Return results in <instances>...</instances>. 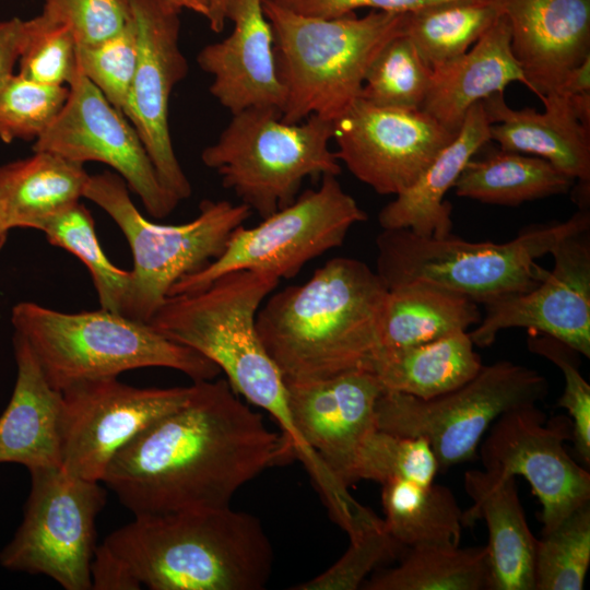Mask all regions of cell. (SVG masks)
Segmentation results:
<instances>
[{"mask_svg": "<svg viewBox=\"0 0 590 590\" xmlns=\"http://www.w3.org/2000/svg\"><path fill=\"white\" fill-rule=\"evenodd\" d=\"M135 27L138 62L123 115L142 140L154 168L179 201L192 193L175 154L168 125L172 92L188 72L179 47L180 10L163 0H127Z\"/></svg>", "mask_w": 590, "mask_h": 590, "instance_id": "17", "label": "cell"}, {"mask_svg": "<svg viewBox=\"0 0 590 590\" xmlns=\"http://www.w3.org/2000/svg\"><path fill=\"white\" fill-rule=\"evenodd\" d=\"M263 0H228L226 17L234 24L223 40L198 54L200 68L212 76L210 93L232 115L250 108L284 107L285 93L279 79L273 32Z\"/></svg>", "mask_w": 590, "mask_h": 590, "instance_id": "20", "label": "cell"}, {"mask_svg": "<svg viewBox=\"0 0 590 590\" xmlns=\"http://www.w3.org/2000/svg\"><path fill=\"white\" fill-rule=\"evenodd\" d=\"M168 4L181 10H191L203 17L208 19L210 12L211 0H163Z\"/></svg>", "mask_w": 590, "mask_h": 590, "instance_id": "49", "label": "cell"}, {"mask_svg": "<svg viewBox=\"0 0 590 590\" xmlns=\"http://www.w3.org/2000/svg\"><path fill=\"white\" fill-rule=\"evenodd\" d=\"M83 198L104 210L126 237L133 267L121 314L146 323L172 287L216 259L252 213L240 202L203 200L193 220L157 224L141 214L125 180L107 170L90 176Z\"/></svg>", "mask_w": 590, "mask_h": 590, "instance_id": "8", "label": "cell"}, {"mask_svg": "<svg viewBox=\"0 0 590 590\" xmlns=\"http://www.w3.org/2000/svg\"><path fill=\"white\" fill-rule=\"evenodd\" d=\"M69 86L45 85L13 74L0 88V140H36L56 119Z\"/></svg>", "mask_w": 590, "mask_h": 590, "instance_id": "38", "label": "cell"}, {"mask_svg": "<svg viewBox=\"0 0 590 590\" xmlns=\"http://www.w3.org/2000/svg\"><path fill=\"white\" fill-rule=\"evenodd\" d=\"M273 32L279 79L285 93L281 119L310 116L334 121L359 97L365 74L382 47L403 33L405 13L374 10L318 17L263 0Z\"/></svg>", "mask_w": 590, "mask_h": 590, "instance_id": "5", "label": "cell"}, {"mask_svg": "<svg viewBox=\"0 0 590 590\" xmlns=\"http://www.w3.org/2000/svg\"><path fill=\"white\" fill-rule=\"evenodd\" d=\"M90 176L84 164L47 151L0 165V203L9 228L40 231L83 198Z\"/></svg>", "mask_w": 590, "mask_h": 590, "instance_id": "27", "label": "cell"}, {"mask_svg": "<svg viewBox=\"0 0 590 590\" xmlns=\"http://www.w3.org/2000/svg\"><path fill=\"white\" fill-rule=\"evenodd\" d=\"M387 292L365 262L337 257L306 282L271 293L257 314L256 326L284 381L373 373L384 349Z\"/></svg>", "mask_w": 590, "mask_h": 590, "instance_id": "3", "label": "cell"}, {"mask_svg": "<svg viewBox=\"0 0 590 590\" xmlns=\"http://www.w3.org/2000/svg\"><path fill=\"white\" fill-rule=\"evenodd\" d=\"M481 319L479 304L460 293L422 280L401 283L387 292L381 324L382 347L430 342L464 332Z\"/></svg>", "mask_w": 590, "mask_h": 590, "instance_id": "28", "label": "cell"}, {"mask_svg": "<svg viewBox=\"0 0 590 590\" xmlns=\"http://www.w3.org/2000/svg\"><path fill=\"white\" fill-rule=\"evenodd\" d=\"M44 13L68 25L78 46L93 45L118 33L129 21L127 0H44Z\"/></svg>", "mask_w": 590, "mask_h": 590, "instance_id": "43", "label": "cell"}, {"mask_svg": "<svg viewBox=\"0 0 590 590\" xmlns=\"http://www.w3.org/2000/svg\"><path fill=\"white\" fill-rule=\"evenodd\" d=\"M30 494L23 519L0 551V565L12 571L45 575L66 590L92 589L97 515L106 504L101 482L61 468L28 471Z\"/></svg>", "mask_w": 590, "mask_h": 590, "instance_id": "12", "label": "cell"}, {"mask_svg": "<svg viewBox=\"0 0 590 590\" xmlns=\"http://www.w3.org/2000/svg\"><path fill=\"white\" fill-rule=\"evenodd\" d=\"M9 231L10 228L7 224L5 216H4L1 203H0V250L5 245Z\"/></svg>", "mask_w": 590, "mask_h": 590, "instance_id": "50", "label": "cell"}, {"mask_svg": "<svg viewBox=\"0 0 590 590\" xmlns=\"http://www.w3.org/2000/svg\"><path fill=\"white\" fill-rule=\"evenodd\" d=\"M463 486L472 500L462 514L463 527L481 519L487 527V589L534 590L538 539L529 528L516 477L472 469L464 473Z\"/></svg>", "mask_w": 590, "mask_h": 590, "instance_id": "22", "label": "cell"}, {"mask_svg": "<svg viewBox=\"0 0 590 590\" xmlns=\"http://www.w3.org/2000/svg\"><path fill=\"white\" fill-rule=\"evenodd\" d=\"M590 226L581 208L564 222L532 227L506 243L468 241L452 234L420 236L406 228L382 229L376 237V273L387 288L422 280L460 293L477 304L526 293L547 270L536 259L566 235Z\"/></svg>", "mask_w": 590, "mask_h": 590, "instance_id": "7", "label": "cell"}, {"mask_svg": "<svg viewBox=\"0 0 590 590\" xmlns=\"http://www.w3.org/2000/svg\"><path fill=\"white\" fill-rule=\"evenodd\" d=\"M468 331L430 342L384 349L373 374L385 390L430 399L459 388L482 368Z\"/></svg>", "mask_w": 590, "mask_h": 590, "instance_id": "29", "label": "cell"}, {"mask_svg": "<svg viewBox=\"0 0 590 590\" xmlns=\"http://www.w3.org/2000/svg\"><path fill=\"white\" fill-rule=\"evenodd\" d=\"M438 473V461L425 439L378 428L364 441L355 465L356 482L404 480L429 485Z\"/></svg>", "mask_w": 590, "mask_h": 590, "instance_id": "37", "label": "cell"}, {"mask_svg": "<svg viewBox=\"0 0 590 590\" xmlns=\"http://www.w3.org/2000/svg\"><path fill=\"white\" fill-rule=\"evenodd\" d=\"M27 32L28 20L13 17L0 21V88L14 74Z\"/></svg>", "mask_w": 590, "mask_h": 590, "instance_id": "45", "label": "cell"}, {"mask_svg": "<svg viewBox=\"0 0 590 590\" xmlns=\"http://www.w3.org/2000/svg\"><path fill=\"white\" fill-rule=\"evenodd\" d=\"M507 19L511 51L540 99L590 56V0H495Z\"/></svg>", "mask_w": 590, "mask_h": 590, "instance_id": "21", "label": "cell"}, {"mask_svg": "<svg viewBox=\"0 0 590 590\" xmlns=\"http://www.w3.org/2000/svg\"><path fill=\"white\" fill-rule=\"evenodd\" d=\"M285 386L299 436L349 488L356 483L359 450L377 429L376 402L384 390L377 377L354 370L324 379L286 381Z\"/></svg>", "mask_w": 590, "mask_h": 590, "instance_id": "19", "label": "cell"}, {"mask_svg": "<svg viewBox=\"0 0 590 590\" xmlns=\"http://www.w3.org/2000/svg\"><path fill=\"white\" fill-rule=\"evenodd\" d=\"M529 350L555 364L564 375L565 387L557 406L565 409L571 423V439L581 461L590 463V386L579 370L574 349L542 334L528 340Z\"/></svg>", "mask_w": 590, "mask_h": 590, "instance_id": "42", "label": "cell"}, {"mask_svg": "<svg viewBox=\"0 0 590 590\" xmlns=\"http://www.w3.org/2000/svg\"><path fill=\"white\" fill-rule=\"evenodd\" d=\"M544 111L509 107L504 93L482 101L491 122V140L502 150L546 160L575 181L589 188L590 130L574 116L568 99L556 92L541 98Z\"/></svg>", "mask_w": 590, "mask_h": 590, "instance_id": "23", "label": "cell"}, {"mask_svg": "<svg viewBox=\"0 0 590 590\" xmlns=\"http://www.w3.org/2000/svg\"><path fill=\"white\" fill-rule=\"evenodd\" d=\"M571 423L546 421L536 403L503 413L480 444L484 470L498 476H522L541 506L542 533L590 503V473L565 448Z\"/></svg>", "mask_w": 590, "mask_h": 590, "instance_id": "14", "label": "cell"}, {"mask_svg": "<svg viewBox=\"0 0 590 590\" xmlns=\"http://www.w3.org/2000/svg\"><path fill=\"white\" fill-rule=\"evenodd\" d=\"M345 553L320 575L292 587L293 590H355L382 563L403 548L387 531L384 520L374 515L350 535Z\"/></svg>", "mask_w": 590, "mask_h": 590, "instance_id": "39", "label": "cell"}, {"mask_svg": "<svg viewBox=\"0 0 590 590\" xmlns=\"http://www.w3.org/2000/svg\"><path fill=\"white\" fill-rule=\"evenodd\" d=\"M432 69L403 33L390 39L370 63L359 97L378 106L421 109Z\"/></svg>", "mask_w": 590, "mask_h": 590, "instance_id": "35", "label": "cell"}, {"mask_svg": "<svg viewBox=\"0 0 590 590\" xmlns=\"http://www.w3.org/2000/svg\"><path fill=\"white\" fill-rule=\"evenodd\" d=\"M279 5L295 13L318 16L337 17L354 13L362 8L393 13H411L429 7L468 0H273Z\"/></svg>", "mask_w": 590, "mask_h": 590, "instance_id": "44", "label": "cell"}, {"mask_svg": "<svg viewBox=\"0 0 590 590\" xmlns=\"http://www.w3.org/2000/svg\"><path fill=\"white\" fill-rule=\"evenodd\" d=\"M500 13L495 0L447 2L405 13L403 34L434 69L468 51Z\"/></svg>", "mask_w": 590, "mask_h": 590, "instance_id": "33", "label": "cell"}, {"mask_svg": "<svg viewBox=\"0 0 590 590\" xmlns=\"http://www.w3.org/2000/svg\"><path fill=\"white\" fill-rule=\"evenodd\" d=\"M137 62L138 42L131 14L128 23L113 36L93 45L78 46L80 71L122 114Z\"/></svg>", "mask_w": 590, "mask_h": 590, "instance_id": "41", "label": "cell"}, {"mask_svg": "<svg viewBox=\"0 0 590 590\" xmlns=\"http://www.w3.org/2000/svg\"><path fill=\"white\" fill-rule=\"evenodd\" d=\"M188 387L138 388L118 377L88 379L61 391V470L102 482L113 458L140 433L185 405Z\"/></svg>", "mask_w": 590, "mask_h": 590, "instance_id": "13", "label": "cell"}, {"mask_svg": "<svg viewBox=\"0 0 590 590\" xmlns=\"http://www.w3.org/2000/svg\"><path fill=\"white\" fill-rule=\"evenodd\" d=\"M590 564V503L536 540L534 590H581Z\"/></svg>", "mask_w": 590, "mask_h": 590, "instance_id": "36", "label": "cell"}, {"mask_svg": "<svg viewBox=\"0 0 590 590\" xmlns=\"http://www.w3.org/2000/svg\"><path fill=\"white\" fill-rule=\"evenodd\" d=\"M280 279L263 270L226 273L206 287L170 295L150 320L167 339L212 361L233 390L267 411L296 449L304 447L291 416L285 381L257 331V314Z\"/></svg>", "mask_w": 590, "mask_h": 590, "instance_id": "4", "label": "cell"}, {"mask_svg": "<svg viewBox=\"0 0 590 590\" xmlns=\"http://www.w3.org/2000/svg\"><path fill=\"white\" fill-rule=\"evenodd\" d=\"M16 380L0 415V463L28 471L61 467L62 393L52 388L27 342L13 335Z\"/></svg>", "mask_w": 590, "mask_h": 590, "instance_id": "24", "label": "cell"}, {"mask_svg": "<svg viewBox=\"0 0 590 590\" xmlns=\"http://www.w3.org/2000/svg\"><path fill=\"white\" fill-rule=\"evenodd\" d=\"M11 323L32 349L49 385L59 391L145 367L175 369L192 381L221 374L212 361L167 339L150 323L103 308L62 312L21 302L12 308Z\"/></svg>", "mask_w": 590, "mask_h": 590, "instance_id": "6", "label": "cell"}, {"mask_svg": "<svg viewBox=\"0 0 590 590\" xmlns=\"http://www.w3.org/2000/svg\"><path fill=\"white\" fill-rule=\"evenodd\" d=\"M271 542L251 514L231 506L134 516L96 547L93 590H262Z\"/></svg>", "mask_w": 590, "mask_h": 590, "instance_id": "2", "label": "cell"}, {"mask_svg": "<svg viewBox=\"0 0 590 590\" xmlns=\"http://www.w3.org/2000/svg\"><path fill=\"white\" fill-rule=\"evenodd\" d=\"M281 115L274 108L233 114L219 139L201 153L222 185L261 219L293 203L306 178L341 173L329 148L332 121L310 116L288 123Z\"/></svg>", "mask_w": 590, "mask_h": 590, "instance_id": "9", "label": "cell"}, {"mask_svg": "<svg viewBox=\"0 0 590 590\" xmlns=\"http://www.w3.org/2000/svg\"><path fill=\"white\" fill-rule=\"evenodd\" d=\"M381 485L382 520L396 542L403 547L459 545L463 511L450 488L404 480H390Z\"/></svg>", "mask_w": 590, "mask_h": 590, "instance_id": "31", "label": "cell"}, {"mask_svg": "<svg viewBox=\"0 0 590 590\" xmlns=\"http://www.w3.org/2000/svg\"><path fill=\"white\" fill-rule=\"evenodd\" d=\"M507 19L500 13L463 55L432 69L422 110L457 133L472 105L504 93L512 82L530 85L515 59Z\"/></svg>", "mask_w": 590, "mask_h": 590, "instance_id": "25", "label": "cell"}, {"mask_svg": "<svg viewBox=\"0 0 590 590\" xmlns=\"http://www.w3.org/2000/svg\"><path fill=\"white\" fill-rule=\"evenodd\" d=\"M575 180L538 156L499 150L470 160L453 185L456 194L484 203L517 206L568 192Z\"/></svg>", "mask_w": 590, "mask_h": 590, "instance_id": "30", "label": "cell"}, {"mask_svg": "<svg viewBox=\"0 0 590 590\" xmlns=\"http://www.w3.org/2000/svg\"><path fill=\"white\" fill-rule=\"evenodd\" d=\"M366 219L337 176H322L317 189L298 194L293 203L259 224L237 227L223 252L198 272L180 279L169 296L202 290L237 270H263L280 280L291 279L315 258L340 247L349 231Z\"/></svg>", "mask_w": 590, "mask_h": 590, "instance_id": "11", "label": "cell"}, {"mask_svg": "<svg viewBox=\"0 0 590 590\" xmlns=\"http://www.w3.org/2000/svg\"><path fill=\"white\" fill-rule=\"evenodd\" d=\"M489 127L483 103L472 105L453 140L411 187L381 209L378 222L382 229L406 228L427 237L451 234V204L445 196L472 156L491 141Z\"/></svg>", "mask_w": 590, "mask_h": 590, "instance_id": "26", "label": "cell"}, {"mask_svg": "<svg viewBox=\"0 0 590 590\" xmlns=\"http://www.w3.org/2000/svg\"><path fill=\"white\" fill-rule=\"evenodd\" d=\"M47 240L75 256L88 270L101 308L121 314L130 270L116 267L97 239L91 212L79 201L48 220L40 229Z\"/></svg>", "mask_w": 590, "mask_h": 590, "instance_id": "34", "label": "cell"}, {"mask_svg": "<svg viewBox=\"0 0 590 590\" xmlns=\"http://www.w3.org/2000/svg\"><path fill=\"white\" fill-rule=\"evenodd\" d=\"M550 253L554 267L536 286L484 305L469 332L474 345L486 347L505 329L527 328L590 357V226L563 237Z\"/></svg>", "mask_w": 590, "mask_h": 590, "instance_id": "18", "label": "cell"}, {"mask_svg": "<svg viewBox=\"0 0 590 590\" xmlns=\"http://www.w3.org/2000/svg\"><path fill=\"white\" fill-rule=\"evenodd\" d=\"M556 93L562 95L590 93V56L567 72Z\"/></svg>", "mask_w": 590, "mask_h": 590, "instance_id": "46", "label": "cell"}, {"mask_svg": "<svg viewBox=\"0 0 590 590\" xmlns=\"http://www.w3.org/2000/svg\"><path fill=\"white\" fill-rule=\"evenodd\" d=\"M399 565L366 580L365 590L487 589L486 546L424 544L406 547Z\"/></svg>", "mask_w": 590, "mask_h": 590, "instance_id": "32", "label": "cell"}, {"mask_svg": "<svg viewBox=\"0 0 590 590\" xmlns=\"http://www.w3.org/2000/svg\"><path fill=\"white\" fill-rule=\"evenodd\" d=\"M575 118L590 130V93L565 95Z\"/></svg>", "mask_w": 590, "mask_h": 590, "instance_id": "47", "label": "cell"}, {"mask_svg": "<svg viewBox=\"0 0 590 590\" xmlns=\"http://www.w3.org/2000/svg\"><path fill=\"white\" fill-rule=\"evenodd\" d=\"M332 125L339 162L379 194L411 187L457 134L422 109L378 106L361 97Z\"/></svg>", "mask_w": 590, "mask_h": 590, "instance_id": "16", "label": "cell"}, {"mask_svg": "<svg viewBox=\"0 0 590 590\" xmlns=\"http://www.w3.org/2000/svg\"><path fill=\"white\" fill-rule=\"evenodd\" d=\"M78 69V43L71 28L44 13L28 20L19 74L45 85L69 86Z\"/></svg>", "mask_w": 590, "mask_h": 590, "instance_id": "40", "label": "cell"}, {"mask_svg": "<svg viewBox=\"0 0 590 590\" xmlns=\"http://www.w3.org/2000/svg\"><path fill=\"white\" fill-rule=\"evenodd\" d=\"M190 400L140 433L110 461L102 483L134 516L228 507L264 470L288 463L281 432L226 379L193 381Z\"/></svg>", "mask_w": 590, "mask_h": 590, "instance_id": "1", "label": "cell"}, {"mask_svg": "<svg viewBox=\"0 0 590 590\" xmlns=\"http://www.w3.org/2000/svg\"><path fill=\"white\" fill-rule=\"evenodd\" d=\"M47 151L84 164L108 165L135 193L146 212L166 217L179 200L162 184L138 132L78 69L68 98L33 152Z\"/></svg>", "mask_w": 590, "mask_h": 590, "instance_id": "15", "label": "cell"}, {"mask_svg": "<svg viewBox=\"0 0 590 590\" xmlns=\"http://www.w3.org/2000/svg\"><path fill=\"white\" fill-rule=\"evenodd\" d=\"M543 375L510 361L483 365L468 382L444 394L420 399L382 390L376 402L377 428L425 439L439 472L472 460L482 438L505 412L543 400Z\"/></svg>", "mask_w": 590, "mask_h": 590, "instance_id": "10", "label": "cell"}, {"mask_svg": "<svg viewBox=\"0 0 590 590\" xmlns=\"http://www.w3.org/2000/svg\"><path fill=\"white\" fill-rule=\"evenodd\" d=\"M228 0H211L208 22L210 28L215 33H221L224 28L226 17V8Z\"/></svg>", "mask_w": 590, "mask_h": 590, "instance_id": "48", "label": "cell"}]
</instances>
